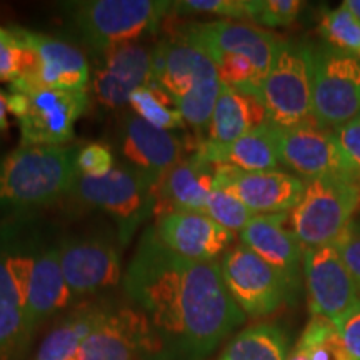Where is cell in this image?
<instances>
[{
  "instance_id": "6da1fadb",
  "label": "cell",
  "mask_w": 360,
  "mask_h": 360,
  "mask_svg": "<svg viewBox=\"0 0 360 360\" xmlns=\"http://www.w3.org/2000/svg\"><path fill=\"white\" fill-rule=\"evenodd\" d=\"M130 305L146 317L155 360H205L247 315L232 299L217 260H191L143 231L124 274Z\"/></svg>"
},
{
  "instance_id": "7a4b0ae2",
  "label": "cell",
  "mask_w": 360,
  "mask_h": 360,
  "mask_svg": "<svg viewBox=\"0 0 360 360\" xmlns=\"http://www.w3.org/2000/svg\"><path fill=\"white\" fill-rule=\"evenodd\" d=\"M79 148L19 147L0 159V210L22 215L69 193L77 179Z\"/></svg>"
},
{
  "instance_id": "3957f363",
  "label": "cell",
  "mask_w": 360,
  "mask_h": 360,
  "mask_svg": "<svg viewBox=\"0 0 360 360\" xmlns=\"http://www.w3.org/2000/svg\"><path fill=\"white\" fill-rule=\"evenodd\" d=\"M70 22L84 44L103 53L122 45L137 44L154 32L174 2L167 0H87L67 4Z\"/></svg>"
},
{
  "instance_id": "277c9868",
  "label": "cell",
  "mask_w": 360,
  "mask_h": 360,
  "mask_svg": "<svg viewBox=\"0 0 360 360\" xmlns=\"http://www.w3.org/2000/svg\"><path fill=\"white\" fill-rule=\"evenodd\" d=\"M259 90L272 127L315 125L312 45L283 40Z\"/></svg>"
},
{
  "instance_id": "5b68a950",
  "label": "cell",
  "mask_w": 360,
  "mask_h": 360,
  "mask_svg": "<svg viewBox=\"0 0 360 360\" xmlns=\"http://www.w3.org/2000/svg\"><path fill=\"white\" fill-rule=\"evenodd\" d=\"M89 107L87 90H11L8 114L17 119L20 147H64Z\"/></svg>"
},
{
  "instance_id": "8992f818",
  "label": "cell",
  "mask_w": 360,
  "mask_h": 360,
  "mask_svg": "<svg viewBox=\"0 0 360 360\" xmlns=\"http://www.w3.org/2000/svg\"><path fill=\"white\" fill-rule=\"evenodd\" d=\"M360 207V184L339 177L307 180L289 224L304 249L332 245Z\"/></svg>"
},
{
  "instance_id": "52a82bcc",
  "label": "cell",
  "mask_w": 360,
  "mask_h": 360,
  "mask_svg": "<svg viewBox=\"0 0 360 360\" xmlns=\"http://www.w3.org/2000/svg\"><path fill=\"white\" fill-rule=\"evenodd\" d=\"M154 187L142 172L122 164L103 177L79 174L69 193L89 209L112 215L119 224L120 245H125L139 224L152 215Z\"/></svg>"
},
{
  "instance_id": "ba28073f",
  "label": "cell",
  "mask_w": 360,
  "mask_h": 360,
  "mask_svg": "<svg viewBox=\"0 0 360 360\" xmlns=\"http://www.w3.org/2000/svg\"><path fill=\"white\" fill-rule=\"evenodd\" d=\"M312 117L319 129L334 132L360 115V58L332 45H312Z\"/></svg>"
},
{
  "instance_id": "9c48e42d",
  "label": "cell",
  "mask_w": 360,
  "mask_h": 360,
  "mask_svg": "<svg viewBox=\"0 0 360 360\" xmlns=\"http://www.w3.org/2000/svg\"><path fill=\"white\" fill-rule=\"evenodd\" d=\"M11 30L29 51V64L20 79L11 84V90H87L90 84L89 65L77 47L24 27H12Z\"/></svg>"
},
{
  "instance_id": "30bf717a",
  "label": "cell",
  "mask_w": 360,
  "mask_h": 360,
  "mask_svg": "<svg viewBox=\"0 0 360 360\" xmlns=\"http://www.w3.org/2000/svg\"><path fill=\"white\" fill-rule=\"evenodd\" d=\"M220 269L232 299L247 317H265L295 300L281 274L245 245L225 252Z\"/></svg>"
},
{
  "instance_id": "8fae6325",
  "label": "cell",
  "mask_w": 360,
  "mask_h": 360,
  "mask_svg": "<svg viewBox=\"0 0 360 360\" xmlns=\"http://www.w3.org/2000/svg\"><path fill=\"white\" fill-rule=\"evenodd\" d=\"M281 164L294 170L297 177L307 180L339 177L360 184V172L334 132L317 125H299L290 129H276Z\"/></svg>"
},
{
  "instance_id": "7c38bea8",
  "label": "cell",
  "mask_w": 360,
  "mask_h": 360,
  "mask_svg": "<svg viewBox=\"0 0 360 360\" xmlns=\"http://www.w3.org/2000/svg\"><path fill=\"white\" fill-rule=\"evenodd\" d=\"M304 283L312 317L337 322L360 305V289L335 245L304 249Z\"/></svg>"
},
{
  "instance_id": "4fadbf2b",
  "label": "cell",
  "mask_w": 360,
  "mask_h": 360,
  "mask_svg": "<svg viewBox=\"0 0 360 360\" xmlns=\"http://www.w3.org/2000/svg\"><path fill=\"white\" fill-rule=\"evenodd\" d=\"M60 265L72 295L112 289L122 281L120 247L101 236L65 237L58 242Z\"/></svg>"
},
{
  "instance_id": "5bb4252c",
  "label": "cell",
  "mask_w": 360,
  "mask_h": 360,
  "mask_svg": "<svg viewBox=\"0 0 360 360\" xmlns=\"http://www.w3.org/2000/svg\"><path fill=\"white\" fill-rule=\"evenodd\" d=\"M79 360H155L146 317L134 305L109 307L84 342Z\"/></svg>"
},
{
  "instance_id": "9a60e30c",
  "label": "cell",
  "mask_w": 360,
  "mask_h": 360,
  "mask_svg": "<svg viewBox=\"0 0 360 360\" xmlns=\"http://www.w3.org/2000/svg\"><path fill=\"white\" fill-rule=\"evenodd\" d=\"M214 188L237 197L255 214H289L299 204L305 180L282 170L242 172L229 165H215Z\"/></svg>"
},
{
  "instance_id": "2e32d148",
  "label": "cell",
  "mask_w": 360,
  "mask_h": 360,
  "mask_svg": "<svg viewBox=\"0 0 360 360\" xmlns=\"http://www.w3.org/2000/svg\"><path fill=\"white\" fill-rule=\"evenodd\" d=\"M184 37L202 51H220L245 57L265 79L283 40L260 27L237 20L195 22L187 27Z\"/></svg>"
},
{
  "instance_id": "e0dca14e",
  "label": "cell",
  "mask_w": 360,
  "mask_h": 360,
  "mask_svg": "<svg viewBox=\"0 0 360 360\" xmlns=\"http://www.w3.org/2000/svg\"><path fill=\"white\" fill-rule=\"evenodd\" d=\"M287 219L289 214L255 215L240 232V240L281 274L295 299L304 281V247L287 227Z\"/></svg>"
},
{
  "instance_id": "ac0fdd59",
  "label": "cell",
  "mask_w": 360,
  "mask_h": 360,
  "mask_svg": "<svg viewBox=\"0 0 360 360\" xmlns=\"http://www.w3.org/2000/svg\"><path fill=\"white\" fill-rule=\"evenodd\" d=\"M120 150L127 165L155 184L184 160V142L170 130L146 122L137 114L124 117L120 125Z\"/></svg>"
},
{
  "instance_id": "d6986e66",
  "label": "cell",
  "mask_w": 360,
  "mask_h": 360,
  "mask_svg": "<svg viewBox=\"0 0 360 360\" xmlns=\"http://www.w3.org/2000/svg\"><path fill=\"white\" fill-rule=\"evenodd\" d=\"M101 58L92 85L98 102L109 109L125 105L135 90L155 82L152 51L141 44L115 47L101 53Z\"/></svg>"
},
{
  "instance_id": "ffe728a7",
  "label": "cell",
  "mask_w": 360,
  "mask_h": 360,
  "mask_svg": "<svg viewBox=\"0 0 360 360\" xmlns=\"http://www.w3.org/2000/svg\"><path fill=\"white\" fill-rule=\"evenodd\" d=\"M154 80L174 101L191 90L220 80L212 58L191 40H165L152 51Z\"/></svg>"
},
{
  "instance_id": "44dd1931",
  "label": "cell",
  "mask_w": 360,
  "mask_h": 360,
  "mask_svg": "<svg viewBox=\"0 0 360 360\" xmlns=\"http://www.w3.org/2000/svg\"><path fill=\"white\" fill-rule=\"evenodd\" d=\"M215 165L193 152L169 170L154 187L152 217L175 212H202L214 191Z\"/></svg>"
},
{
  "instance_id": "7402d4cb",
  "label": "cell",
  "mask_w": 360,
  "mask_h": 360,
  "mask_svg": "<svg viewBox=\"0 0 360 360\" xmlns=\"http://www.w3.org/2000/svg\"><path fill=\"white\" fill-rule=\"evenodd\" d=\"M154 229L162 244L191 260H215L233 242V232L202 212L164 215L155 220Z\"/></svg>"
},
{
  "instance_id": "603a6c76",
  "label": "cell",
  "mask_w": 360,
  "mask_h": 360,
  "mask_svg": "<svg viewBox=\"0 0 360 360\" xmlns=\"http://www.w3.org/2000/svg\"><path fill=\"white\" fill-rule=\"evenodd\" d=\"M39 237L22 215L0 225V309L25 310Z\"/></svg>"
},
{
  "instance_id": "cb8c5ba5",
  "label": "cell",
  "mask_w": 360,
  "mask_h": 360,
  "mask_svg": "<svg viewBox=\"0 0 360 360\" xmlns=\"http://www.w3.org/2000/svg\"><path fill=\"white\" fill-rule=\"evenodd\" d=\"M72 297L74 295L62 272L58 244L44 240L40 236L34 250L32 272L27 289L25 314L30 323L37 328L51 315L65 309Z\"/></svg>"
},
{
  "instance_id": "d4e9b609",
  "label": "cell",
  "mask_w": 360,
  "mask_h": 360,
  "mask_svg": "<svg viewBox=\"0 0 360 360\" xmlns=\"http://www.w3.org/2000/svg\"><path fill=\"white\" fill-rule=\"evenodd\" d=\"M269 122L260 90L222 87L207 129V141L231 143Z\"/></svg>"
},
{
  "instance_id": "484cf974",
  "label": "cell",
  "mask_w": 360,
  "mask_h": 360,
  "mask_svg": "<svg viewBox=\"0 0 360 360\" xmlns=\"http://www.w3.org/2000/svg\"><path fill=\"white\" fill-rule=\"evenodd\" d=\"M195 154L214 165H229L242 172H267L281 165L276 127L267 124L231 143L204 141Z\"/></svg>"
},
{
  "instance_id": "4316f807",
  "label": "cell",
  "mask_w": 360,
  "mask_h": 360,
  "mask_svg": "<svg viewBox=\"0 0 360 360\" xmlns=\"http://www.w3.org/2000/svg\"><path fill=\"white\" fill-rule=\"evenodd\" d=\"M109 305L89 304L75 309L44 337L34 360H79L84 342L98 326Z\"/></svg>"
},
{
  "instance_id": "83f0119b",
  "label": "cell",
  "mask_w": 360,
  "mask_h": 360,
  "mask_svg": "<svg viewBox=\"0 0 360 360\" xmlns=\"http://www.w3.org/2000/svg\"><path fill=\"white\" fill-rule=\"evenodd\" d=\"M289 340L276 323H255L229 342L217 360H287Z\"/></svg>"
},
{
  "instance_id": "f1b7e54d",
  "label": "cell",
  "mask_w": 360,
  "mask_h": 360,
  "mask_svg": "<svg viewBox=\"0 0 360 360\" xmlns=\"http://www.w3.org/2000/svg\"><path fill=\"white\" fill-rule=\"evenodd\" d=\"M129 103L135 114L154 127L170 132L186 127V120L175 105V101L157 82L135 90Z\"/></svg>"
},
{
  "instance_id": "f546056e",
  "label": "cell",
  "mask_w": 360,
  "mask_h": 360,
  "mask_svg": "<svg viewBox=\"0 0 360 360\" xmlns=\"http://www.w3.org/2000/svg\"><path fill=\"white\" fill-rule=\"evenodd\" d=\"M297 342L305 349L309 360H349L335 323L328 319H310Z\"/></svg>"
},
{
  "instance_id": "4dcf8cb0",
  "label": "cell",
  "mask_w": 360,
  "mask_h": 360,
  "mask_svg": "<svg viewBox=\"0 0 360 360\" xmlns=\"http://www.w3.org/2000/svg\"><path fill=\"white\" fill-rule=\"evenodd\" d=\"M319 32L326 44L360 58V20L355 19L349 8L340 6L323 13Z\"/></svg>"
},
{
  "instance_id": "1f68e13d",
  "label": "cell",
  "mask_w": 360,
  "mask_h": 360,
  "mask_svg": "<svg viewBox=\"0 0 360 360\" xmlns=\"http://www.w3.org/2000/svg\"><path fill=\"white\" fill-rule=\"evenodd\" d=\"M35 327L25 310L0 309V360H20L30 345Z\"/></svg>"
},
{
  "instance_id": "d6a6232c",
  "label": "cell",
  "mask_w": 360,
  "mask_h": 360,
  "mask_svg": "<svg viewBox=\"0 0 360 360\" xmlns=\"http://www.w3.org/2000/svg\"><path fill=\"white\" fill-rule=\"evenodd\" d=\"M202 214H205L207 217H210L214 222L222 225L224 229L231 232H242L245 229V225L255 217V212H252L249 207L242 204L237 197H233L232 193L220 191V188H214L210 192L207 204L202 210Z\"/></svg>"
},
{
  "instance_id": "836d02e7",
  "label": "cell",
  "mask_w": 360,
  "mask_h": 360,
  "mask_svg": "<svg viewBox=\"0 0 360 360\" xmlns=\"http://www.w3.org/2000/svg\"><path fill=\"white\" fill-rule=\"evenodd\" d=\"M207 56L212 58L215 69L219 72V77L225 87L233 89H260L262 77L252 65L250 60L245 57L236 56V53L220 52V51H204Z\"/></svg>"
},
{
  "instance_id": "e575fe53",
  "label": "cell",
  "mask_w": 360,
  "mask_h": 360,
  "mask_svg": "<svg viewBox=\"0 0 360 360\" xmlns=\"http://www.w3.org/2000/svg\"><path fill=\"white\" fill-rule=\"evenodd\" d=\"M302 7L300 0H252L250 22L264 27H285L294 24Z\"/></svg>"
},
{
  "instance_id": "d590c367",
  "label": "cell",
  "mask_w": 360,
  "mask_h": 360,
  "mask_svg": "<svg viewBox=\"0 0 360 360\" xmlns=\"http://www.w3.org/2000/svg\"><path fill=\"white\" fill-rule=\"evenodd\" d=\"M29 64V51L11 29L0 25V82L13 84Z\"/></svg>"
},
{
  "instance_id": "8d00e7d4",
  "label": "cell",
  "mask_w": 360,
  "mask_h": 360,
  "mask_svg": "<svg viewBox=\"0 0 360 360\" xmlns=\"http://www.w3.org/2000/svg\"><path fill=\"white\" fill-rule=\"evenodd\" d=\"M172 11L180 13H210L222 19L250 20L252 0H184L174 2Z\"/></svg>"
},
{
  "instance_id": "74e56055",
  "label": "cell",
  "mask_w": 360,
  "mask_h": 360,
  "mask_svg": "<svg viewBox=\"0 0 360 360\" xmlns=\"http://www.w3.org/2000/svg\"><path fill=\"white\" fill-rule=\"evenodd\" d=\"M114 154L105 143L92 142L79 148L77 170L87 177H103L115 169Z\"/></svg>"
},
{
  "instance_id": "f35d334b",
  "label": "cell",
  "mask_w": 360,
  "mask_h": 360,
  "mask_svg": "<svg viewBox=\"0 0 360 360\" xmlns=\"http://www.w3.org/2000/svg\"><path fill=\"white\" fill-rule=\"evenodd\" d=\"M334 245L360 289V222L352 220Z\"/></svg>"
},
{
  "instance_id": "ab89813d",
  "label": "cell",
  "mask_w": 360,
  "mask_h": 360,
  "mask_svg": "<svg viewBox=\"0 0 360 360\" xmlns=\"http://www.w3.org/2000/svg\"><path fill=\"white\" fill-rule=\"evenodd\" d=\"M334 323L349 360H360V305Z\"/></svg>"
},
{
  "instance_id": "60d3db41",
  "label": "cell",
  "mask_w": 360,
  "mask_h": 360,
  "mask_svg": "<svg viewBox=\"0 0 360 360\" xmlns=\"http://www.w3.org/2000/svg\"><path fill=\"white\" fill-rule=\"evenodd\" d=\"M334 135L344 152L360 172V115L334 130Z\"/></svg>"
},
{
  "instance_id": "b9f144b4",
  "label": "cell",
  "mask_w": 360,
  "mask_h": 360,
  "mask_svg": "<svg viewBox=\"0 0 360 360\" xmlns=\"http://www.w3.org/2000/svg\"><path fill=\"white\" fill-rule=\"evenodd\" d=\"M8 96L0 90V132H6L8 129Z\"/></svg>"
},
{
  "instance_id": "7bdbcfd3",
  "label": "cell",
  "mask_w": 360,
  "mask_h": 360,
  "mask_svg": "<svg viewBox=\"0 0 360 360\" xmlns=\"http://www.w3.org/2000/svg\"><path fill=\"white\" fill-rule=\"evenodd\" d=\"M287 360H309V359H307V352H305V349L299 344V342H297V344L294 345V349L290 350Z\"/></svg>"
},
{
  "instance_id": "ee69618b",
  "label": "cell",
  "mask_w": 360,
  "mask_h": 360,
  "mask_svg": "<svg viewBox=\"0 0 360 360\" xmlns=\"http://www.w3.org/2000/svg\"><path fill=\"white\" fill-rule=\"evenodd\" d=\"M342 6L349 8V12L352 13L355 19L360 20V0H345V2H342Z\"/></svg>"
}]
</instances>
